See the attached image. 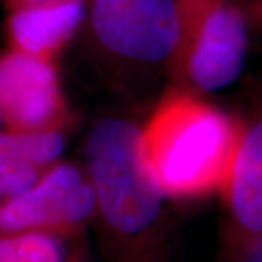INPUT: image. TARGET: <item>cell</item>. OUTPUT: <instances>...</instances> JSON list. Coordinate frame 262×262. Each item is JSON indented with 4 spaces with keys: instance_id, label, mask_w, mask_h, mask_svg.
Instances as JSON below:
<instances>
[{
    "instance_id": "cell-1",
    "label": "cell",
    "mask_w": 262,
    "mask_h": 262,
    "mask_svg": "<svg viewBox=\"0 0 262 262\" xmlns=\"http://www.w3.org/2000/svg\"><path fill=\"white\" fill-rule=\"evenodd\" d=\"M244 121L187 89L165 95L140 130L141 147L162 194L200 200L225 191Z\"/></svg>"
},
{
    "instance_id": "cell-2",
    "label": "cell",
    "mask_w": 262,
    "mask_h": 262,
    "mask_svg": "<svg viewBox=\"0 0 262 262\" xmlns=\"http://www.w3.org/2000/svg\"><path fill=\"white\" fill-rule=\"evenodd\" d=\"M86 173L94 187L95 215L120 251H137L158 234L165 195L150 172L140 128L118 117L95 122L84 143Z\"/></svg>"
},
{
    "instance_id": "cell-3",
    "label": "cell",
    "mask_w": 262,
    "mask_h": 262,
    "mask_svg": "<svg viewBox=\"0 0 262 262\" xmlns=\"http://www.w3.org/2000/svg\"><path fill=\"white\" fill-rule=\"evenodd\" d=\"M181 37L169 67L182 89L206 94L241 75L248 50L245 12L232 0H178Z\"/></svg>"
},
{
    "instance_id": "cell-4",
    "label": "cell",
    "mask_w": 262,
    "mask_h": 262,
    "mask_svg": "<svg viewBox=\"0 0 262 262\" xmlns=\"http://www.w3.org/2000/svg\"><path fill=\"white\" fill-rule=\"evenodd\" d=\"M88 22L99 50L125 64H169L181 37L178 0H92Z\"/></svg>"
},
{
    "instance_id": "cell-5",
    "label": "cell",
    "mask_w": 262,
    "mask_h": 262,
    "mask_svg": "<svg viewBox=\"0 0 262 262\" xmlns=\"http://www.w3.org/2000/svg\"><path fill=\"white\" fill-rule=\"evenodd\" d=\"M94 187L86 170L57 162L20 195L0 204V234L76 233L95 215Z\"/></svg>"
},
{
    "instance_id": "cell-6",
    "label": "cell",
    "mask_w": 262,
    "mask_h": 262,
    "mask_svg": "<svg viewBox=\"0 0 262 262\" xmlns=\"http://www.w3.org/2000/svg\"><path fill=\"white\" fill-rule=\"evenodd\" d=\"M0 110L16 131L64 128L69 111L53 60L18 50L0 57Z\"/></svg>"
},
{
    "instance_id": "cell-7",
    "label": "cell",
    "mask_w": 262,
    "mask_h": 262,
    "mask_svg": "<svg viewBox=\"0 0 262 262\" xmlns=\"http://www.w3.org/2000/svg\"><path fill=\"white\" fill-rule=\"evenodd\" d=\"M222 196L233 244L242 252L255 253L262 245V113L244 122L233 170Z\"/></svg>"
},
{
    "instance_id": "cell-8",
    "label": "cell",
    "mask_w": 262,
    "mask_h": 262,
    "mask_svg": "<svg viewBox=\"0 0 262 262\" xmlns=\"http://www.w3.org/2000/svg\"><path fill=\"white\" fill-rule=\"evenodd\" d=\"M84 16L82 0H51L20 8L9 20L18 51L53 60L70 42Z\"/></svg>"
},
{
    "instance_id": "cell-9",
    "label": "cell",
    "mask_w": 262,
    "mask_h": 262,
    "mask_svg": "<svg viewBox=\"0 0 262 262\" xmlns=\"http://www.w3.org/2000/svg\"><path fill=\"white\" fill-rule=\"evenodd\" d=\"M64 149L61 130L0 134V204L32 187Z\"/></svg>"
},
{
    "instance_id": "cell-10",
    "label": "cell",
    "mask_w": 262,
    "mask_h": 262,
    "mask_svg": "<svg viewBox=\"0 0 262 262\" xmlns=\"http://www.w3.org/2000/svg\"><path fill=\"white\" fill-rule=\"evenodd\" d=\"M63 237L47 232L0 234V262H69Z\"/></svg>"
},
{
    "instance_id": "cell-11",
    "label": "cell",
    "mask_w": 262,
    "mask_h": 262,
    "mask_svg": "<svg viewBox=\"0 0 262 262\" xmlns=\"http://www.w3.org/2000/svg\"><path fill=\"white\" fill-rule=\"evenodd\" d=\"M249 16L262 25V0H252L249 5Z\"/></svg>"
},
{
    "instance_id": "cell-12",
    "label": "cell",
    "mask_w": 262,
    "mask_h": 262,
    "mask_svg": "<svg viewBox=\"0 0 262 262\" xmlns=\"http://www.w3.org/2000/svg\"><path fill=\"white\" fill-rule=\"evenodd\" d=\"M20 8H28V6H35V5H41V3H47L51 0H15Z\"/></svg>"
},
{
    "instance_id": "cell-13",
    "label": "cell",
    "mask_w": 262,
    "mask_h": 262,
    "mask_svg": "<svg viewBox=\"0 0 262 262\" xmlns=\"http://www.w3.org/2000/svg\"><path fill=\"white\" fill-rule=\"evenodd\" d=\"M69 262H86V259H84L82 255H76V253H72L70 255V258H69Z\"/></svg>"
},
{
    "instance_id": "cell-14",
    "label": "cell",
    "mask_w": 262,
    "mask_h": 262,
    "mask_svg": "<svg viewBox=\"0 0 262 262\" xmlns=\"http://www.w3.org/2000/svg\"><path fill=\"white\" fill-rule=\"evenodd\" d=\"M3 120H5V117H3V113H2V110H0V124H2Z\"/></svg>"
}]
</instances>
